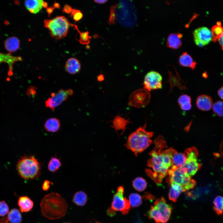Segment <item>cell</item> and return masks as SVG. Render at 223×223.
I'll return each mask as SVG.
<instances>
[{
    "label": "cell",
    "instance_id": "cell-1",
    "mask_svg": "<svg viewBox=\"0 0 223 223\" xmlns=\"http://www.w3.org/2000/svg\"><path fill=\"white\" fill-rule=\"evenodd\" d=\"M154 142L155 146L149 153L151 157L147 162L148 168L145 171L149 177L160 185L172 167V156L177 151L173 147L167 149L166 141L161 136H158Z\"/></svg>",
    "mask_w": 223,
    "mask_h": 223
},
{
    "label": "cell",
    "instance_id": "cell-2",
    "mask_svg": "<svg viewBox=\"0 0 223 223\" xmlns=\"http://www.w3.org/2000/svg\"><path fill=\"white\" fill-rule=\"evenodd\" d=\"M40 205L43 215L50 220L59 219L64 216L68 207L64 198L55 192L46 195Z\"/></svg>",
    "mask_w": 223,
    "mask_h": 223
},
{
    "label": "cell",
    "instance_id": "cell-3",
    "mask_svg": "<svg viewBox=\"0 0 223 223\" xmlns=\"http://www.w3.org/2000/svg\"><path fill=\"white\" fill-rule=\"evenodd\" d=\"M146 123L138 128L129 136L124 146L137 156L146 149L152 142L151 139L154 133L146 129Z\"/></svg>",
    "mask_w": 223,
    "mask_h": 223
},
{
    "label": "cell",
    "instance_id": "cell-4",
    "mask_svg": "<svg viewBox=\"0 0 223 223\" xmlns=\"http://www.w3.org/2000/svg\"><path fill=\"white\" fill-rule=\"evenodd\" d=\"M16 169L23 179L26 180L38 178L41 172V166L35 155H24L18 161Z\"/></svg>",
    "mask_w": 223,
    "mask_h": 223
},
{
    "label": "cell",
    "instance_id": "cell-5",
    "mask_svg": "<svg viewBox=\"0 0 223 223\" xmlns=\"http://www.w3.org/2000/svg\"><path fill=\"white\" fill-rule=\"evenodd\" d=\"M45 27L49 29L51 37L58 40L65 37L70 25L68 19L63 16H58L51 19L44 20Z\"/></svg>",
    "mask_w": 223,
    "mask_h": 223
},
{
    "label": "cell",
    "instance_id": "cell-6",
    "mask_svg": "<svg viewBox=\"0 0 223 223\" xmlns=\"http://www.w3.org/2000/svg\"><path fill=\"white\" fill-rule=\"evenodd\" d=\"M185 151L187 155L186 160L184 164L180 168L186 176L191 177L201 167L198 159V152L194 146L187 148Z\"/></svg>",
    "mask_w": 223,
    "mask_h": 223
},
{
    "label": "cell",
    "instance_id": "cell-7",
    "mask_svg": "<svg viewBox=\"0 0 223 223\" xmlns=\"http://www.w3.org/2000/svg\"><path fill=\"white\" fill-rule=\"evenodd\" d=\"M73 93V91L72 89H61L56 93H52L50 97L45 101V107L54 111L56 107L67 100Z\"/></svg>",
    "mask_w": 223,
    "mask_h": 223
},
{
    "label": "cell",
    "instance_id": "cell-8",
    "mask_svg": "<svg viewBox=\"0 0 223 223\" xmlns=\"http://www.w3.org/2000/svg\"><path fill=\"white\" fill-rule=\"evenodd\" d=\"M124 192V187L119 186L114 195L111 207L113 210L120 211L122 214L125 215L128 213L130 204L129 200L123 197Z\"/></svg>",
    "mask_w": 223,
    "mask_h": 223
},
{
    "label": "cell",
    "instance_id": "cell-9",
    "mask_svg": "<svg viewBox=\"0 0 223 223\" xmlns=\"http://www.w3.org/2000/svg\"><path fill=\"white\" fill-rule=\"evenodd\" d=\"M150 94L145 89H139L134 91L129 98V104L137 108L142 107L149 103Z\"/></svg>",
    "mask_w": 223,
    "mask_h": 223
},
{
    "label": "cell",
    "instance_id": "cell-10",
    "mask_svg": "<svg viewBox=\"0 0 223 223\" xmlns=\"http://www.w3.org/2000/svg\"><path fill=\"white\" fill-rule=\"evenodd\" d=\"M162 77L157 72L151 71L145 77L143 85L144 88L148 91L162 88Z\"/></svg>",
    "mask_w": 223,
    "mask_h": 223
},
{
    "label": "cell",
    "instance_id": "cell-11",
    "mask_svg": "<svg viewBox=\"0 0 223 223\" xmlns=\"http://www.w3.org/2000/svg\"><path fill=\"white\" fill-rule=\"evenodd\" d=\"M168 175L167 182L170 185L174 183L184 186L192 180L191 177L186 176L180 168H170L168 170Z\"/></svg>",
    "mask_w": 223,
    "mask_h": 223
},
{
    "label": "cell",
    "instance_id": "cell-12",
    "mask_svg": "<svg viewBox=\"0 0 223 223\" xmlns=\"http://www.w3.org/2000/svg\"><path fill=\"white\" fill-rule=\"evenodd\" d=\"M194 41L199 47L208 44L212 39L211 31L206 27H201L196 29L193 32Z\"/></svg>",
    "mask_w": 223,
    "mask_h": 223
},
{
    "label": "cell",
    "instance_id": "cell-13",
    "mask_svg": "<svg viewBox=\"0 0 223 223\" xmlns=\"http://www.w3.org/2000/svg\"><path fill=\"white\" fill-rule=\"evenodd\" d=\"M153 206L163 217L165 223H166L170 216L172 209V206L166 203V200L163 197L157 199Z\"/></svg>",
    "mask_w": 223,
    "mask_h": 223
},
{
    "label": "cell",
    "instance_id": "cell-14",
    "mask_svg": "<svg viewBox=\"0 0 223 223\" xmlns=\"http://www.w3.org/2000/svg\"><path fill=\"white\" fill-rule=\"evenodd\" d=\"M196 105L199 109L203 111H208L212 107V100L208 95L201 94L197 98Z\"/></svg>",
    "mask_w": 223,
    "mask_h": 223
},
{
    "label": "cell",
    "instance_id": "cell-15",
    "mask_svg": "<svg viewBox=\"0 0 223 223\" xmlns=\"http://www.w3.org/2000/svg\"><path fill=\"white\" fill-rule=\"evenodd\" d=\"M22 60L21 57L12 56L11 53L4 54L0 52V63L2 62L7 63L9 68L8 74L10 76L12 74L13 66L15 62Z\"/></svg>",
    "mask_w": 223,
    "mask_h": 223
},
{
    "label": "cell",
    "instance_id": "cell-16",
    "mask_svg": "<svg viewBox=\"0 0 223 223\" xmlns=\"http://www.w3.org/2000/svg\"><path fill=\"white\" fill-rule=\"evenodd\" d=\"M182 34L180 33H170L168 36L167 40V46L172 49H177L182 45L181 38Z\"/></svg>",
    "mask_w": 223,
    "mask_h": 223
},
{
    "label": "cell",
    "instance_id": "cell-17",
    "mask_svg": "<svg viewBox=\"0 0 223 223\" xmlns=\"http://www.w3.org/2000/svg\"><path fill=\"white\" fill-rule=\"evenodd\" d=\"M22 217L19 211L16 208H13L8 213L7 217L1 220L0 223H20Z\"/></svg>",
    "mask_w": 223,
    "mask_h": 223
},
{
    "label": "cell",
    "instance_id": "cell-18",
    "mask_svg": "<svg viewBox=\"0 0 223 223\" xmlns=\"http://www.w3.org/2000/svg\"><path fill=\"white\" fill-rule=\"evenodd\" d=\"M113 125L111 127L114 128L116 132L122 130L123 134L125 130L126 129V126L129 123H131L129 119H126L119 115L114 117L113 120L112 121Z\"/></svg>",
    "mask_w": 223,
    "mask_h": 223
},
{
    "label": "cell",
    "instance_id": "cell-19",
    "mask_svg": "<svg viewBox=\"0 0 223 223\" xmlns=\"http://www.w3.org/2000/svg\"><path fill=\"white\" fill-rule=\"evenodd\" d=\"M187 158V155L184 151L183 153H178L176 151L172 157V166L171 169H177L182 166Z\"/></svg>",
    "mask_w": 223,
    "mask_h": 223
},
{
    "label": "cell",
    "instance_id": "cell-20",
    "mask_svg": "<svg viewBox=\"0 0 223 223\" xmlns=\"http://www.w3.org/2000/svg\"><path fill=\"white\" fill-rule=\"evenodd\" d=\"M81 64L77 59L71 58L68 59L65 64V68L67 72L71 74H74L80 71Z\"/></svg>",
    "mask_w": 223,
    "mask_h": 223
},
{
    "label": "cell",
    "instance_id": "cell-21",
    "mask_svg": "<svg viewBox=\"0 0 223 223\" xmlns=\"http://www.w3.org/2000/svg\"><path fill=\"white\" fill-rule=\"evenodd\" d=\"M44 1L42 0H30L25 1L26 7L32 13L38 12L43 7Z\"/></svg>",
    "mask_w": 223,
    "mask_h": 223
},
{
    "label": "cell",
    "instance_id": "cell-22",
    "mask_svg": "<svg viewBox=\"0 0 223 223\" xmlns=\"http://www.w3.org/2000/svg\"><path fill=\"white\" fill-rule=\"evenodd\" d=\"M170 186L168 193V198L170 200L175 202L177 201L180 194L186 190L183 186L177 184L173 183Z\"/></svg>",
    "mask_w": 223,
    "mask_h": 223
},
{
    "label": "cell",
    "instance_id": "cell-23",
    "mask_svg": "<svg viewBox=\"0 0 223 223\" xmlns=\"http://www.w3.org/2000/svg\"><path fill=\"white\" fill-rule=\"evenodd\" d=\"M179 64L184 67H189L192 70L195 68L196 65L191 56L186 52H184L180 56L179 59Z\"/></svg>",
    "mask_w": 223,
    "mask_h": 223
},
{
    "label": "cell",
    "instance_id": "cell-24",
    "mask_svg": "<svg viewBox=\"0 0 223 223\" xmlns=\"http://www.w3.org/2000/svg\"><path fill=\"white\" fill-rule=\"evenodd\" d=\"M60 127L59 120L55 117L50 118L47 119L44 124V129L48 132L55 133L58 131Z\"/></svg>",
    "mask_w": 223,
    "mask_h": 223
},
{
    "label": "cell",
    "instance_id": "cell-25",
    "mask_svg": "<svg viewBox=\"0 0 223 223\" xmlns=\"http://www.w3.org/2000/svg\"><path fill=\"white\" fill-rule=\"evenodd\" d=\"M18 205L21 212L29 211L33 206V202L26 196L20 197L18 201Z\"/></svg>",
    "mask_w": 223,
    "mask_h": 223
},
{
    "label": "cell",
    "instance_id": "cell-26",
    "mask_svg": "<svg viewBox=\"0 0 223 223\" xmlns=\"http://www.w3.org/2000/svg\"><path fill=\"white\" fill-rule=\"evenodd\" d=\"M20 42L16 37H13L7 38L5 42L6 49L10 52H15L19 48Z\"/></svg>",
    "mask_w": 223,
    "mask_h": 223
},
{
    "label": "cell",
    "instance_id": "cell-27",
    "mask_svg": "<svg viewBox=\"0 0 223 223\" xmlns=\"http://www.w3.org/2000/svg\"><path fill=\"white\" fill-rule=\"evenodd\" d=\"M190 97L186 94H182L178 98V103L180 108L185 111L190 110L192 107Z\"/></svg>",
    "mask_w": 223,
    "mask_h": 223
},
{
    "label": "cell",
    "instance_id": "cell-28",
    "mask_svg": "<svg viewBox=\"0 0 223 223\" xmlns=\"http://www.w3.org/2000/svg\"><path fill=\"white\" fill-rule=\"evenodd\" d=\"M214 205L213 209L216 213L218 215L223 214V197L217 196L213 201Z\"/></svg>",
    "mask_w": 223,
    "mask_h": 223
},
{
    "label": "cell",
    "instance_id": "cell-29",
    "mask_svg": "<svg viewBox=\"0 0 223 223\" xmlns=\"http://www.w3.org/2000/svg\"><path fill=\"white\" fill-rule=\"evenodd\" d=\"M87 200L86 194L82 191L76 192L74 195L72 201L74 203L78 206H84Z\"/></svg>",
    "mask_w": 223,
    "mask_h": 223
},
{
    "label": "cell",
    "instance_id": "cell-30",
    "mask_svg": "<svg viewBox=\"0 0 223 223\" xmlns=\"http://www.w3.org/2000/svg\"><path fill=\"white\" fill-rule=\"evenodd\" d=\"M147 183L146 180L141 177L136 178L132 181V186L134 189L139 192L144 191L146 188Z\"/></svg>",
    "mask_w": 223,
    "mask_h": 223
},
{
    "label": "cell",
    "instance_id": "cell-31",
    "mask_svg": "<svg viewBox=\"0 0 223 223\" xmlns=\"http://www.w3.org/2000/svg\"><path fill=\"white\" fill-rule=\"evenodd\" d=\"M211 31L212 35V40L216 42L223 35V27L221 26V22H217V24L212 28Z\"/></svg>",
    "mask_w": 223,
    "mask_h": 223
},
{
    "label": "cell",
    "instance_id": "cell-32",
    "mask_svg": "<svg viewBox=\"0 0 223 223\" xmlns=\"http://www.w3.org/2000/svg\"><path fill=\"white\" fill-rule=\"evenodd\" d=\"M147 215L149 218L154 219L157 223H165L163 217L153 205L148 211Z\"/></svg>",
    "mask_w": 223,
    "mask_h": 223
},
{
    "label": "cell",
    "instance_id": "cell-33",
    "mask_svg": "<svg viewBox=\"0 0 223 223\" xmlns=\"http://www.w3.org/2000/svg\"><path fill=\"white\" fill-rule=\"evenodd\" d=\"M60 159L56 157L52 156L48 165V168L50 172L54 173L57 171L61 166Z\"/></svg>",
    "mask_w": 223,
    "mask_h": 223
},
{
    "label": "cell",
    "instance_id": "cell-34",
    "mask_svg": "<svg viewBox=\"0 0 223 223\" xmlns=\"http://www.w3.org/2000/svg\"><path fill=\"white\" fill-rule=\"evenodd\" d=\"M129 202L131 206L133 208L137 207L142 203L141 196L137 193H132L129 196Z\"/></svg>",
    "mask_w": 223,
    "mask_h": 223
},
{
    "label": "cell",
    "instance_id": "cell-35",
    "mask_svg": "<svg viewBox=\"0 0 223 223\" xmlns=\"http://www.w3.org/2000/svg\"><path fill=\"white\" fill-rule=\"evenodd\" d=\"M214 113L217 116H223V102L218 101L215 102L212 106Z\"/></svg>",
    "mask_w": 223,
    "mask_h": 223
},
{
    "label": "cell",
    "instance_id": "cell-36",
    "mask_svg": "<svg viewBox=\"0 0 223 223\" xmlns=\"http://www.w3.org/2000/svg\"><path fill=\"white\" fill-rule=\"evenodd\" d=\"M76 28L80 34V39L79 40L80 42L82 44H88L90 42V39L91 37L89 35V33L88 31L81 33L78 30L77 28Z\"/></svg>",
    "mask_w": 223,
    "mask_h": 223
},
{
    "label": "cell",
    "instance_id": "cell-37",
    "mask_svg": "<svg viewBox=\"0 0 223 223\" xmlns=\"http://www.w3.org/2000/svg\"><path fill=\"white\" fill-rule=\"evenodd\" d=\"M9 208L6 203L4 200L0 201V216H4L9 212Z\"/></svg>",
    "mask_w": 223,
    "mask_h": 223
},
{
    "label": "cell",
    "instance_id": "cell-38",
    "mask_svg": "<svg viewBox=\"0 0 223 223\" xmlns=\"http://www.w3.org/2000/svg\"><path fill=\"white\" fill-rule=\"evenodd\" d=\"M116 7L112 6L110 8V14L109 16L108 23L110 25L114 24L115 22V20L116 17L115 10Z\"/></svg>",
    "mask_w": 223,
    "mask_h": 223
},
{
    "label": "cell",
    "instance_id": "cell-39",
    "mask_svg": "<svg viewBox=\"0 0 223 223\" xmlns=\"http://www.w3.org/2000/svg\"><path fill=\"white\" fill-rule=\"evenodd\" d=\"M71 13L73 20L76 21L80 20L83 16L82 13L79 10L73 9Z\"/></svg>",
    "mask_w": 223,
    "mask_h": 223
},
{
    "label": "cell",
    "instance_id": "cell-40",
    "mask_svg": "<svg viewBox=\"0 0 223 223\" xmlns=\"http://www.w3.org/2000/svg\"><path fill=\"white\" fill-rule=\"evenodd\" d=\"M36 89L34 86H30L27 90V94L29 96L34 95L36 94Z\"/></svg>",
    "mask_w": 223,
    "mask_h": 223
},
{
    "label": "cell",
    "instance_id": "cell-41",
    "mask_svg": "<svg viewBox=\"0 0 223 223\" xmlns=\"http://www.w3.org/2000/svg\"><path fill=\"white\" fill-rule=\"evenodd\" d=\"M52 182H50L48 180H45L42 186V189L44 190H47L50 188V184H52Z\"/></svg>",
    "mask_w": 223,
    "mask_h": 223
},
{
    "label": "cell",
    "instance_id": "cell-42",
    "mask_svg": "<svg viewBox=\"0 0 223 223\" xmlns=\"http://www.w3.org/2000/svg\"><path fill=\"white\" fill-rule=\"evenodd\" d=\"M72 10V8L69 6L68 5H65L64 7L63 11L66 13H71Z\"/></svg>",
    "mask_w": 223,
    "mask_h": 223
},
{
    "label": "cell",
    "instance_id": "cell-43",
    "mask_svg": "<svg viewBox=\"0 0 223 223\" xmlns=\"http://www.w3.org/2000/svg\"><path fill=\"white\" fill-rule=\"evenodd\" d=\"M218 94L220 98L223 99V86H222L218 90Z\"/></svg>",
    "mask_w": 223,
    "mask_h": 223
},
{
    "label": "cell",
    "instance_id": "cell-44",
    "mask_svg": "<svg viewBox=\"0 0 223 223\" xmlns=\"http://www.w3.org/2000/svg\"><path fill=\"white\" fill-rule=\"evenodd\" d=\"M98 81L101 82L103 81L104 79V76L103 74H100L97 77Z\"/></svg>",
    "mask_w": 223,
    "mask_h": 223
},
{
    "label": "cell",
    "instance_id": "cell-45",
    "mask_svg": "<svg viewBox=\"0 0 223 223\" xmlns=\"http://www.w3.org/2000/svg\"><path fill=\"white\" fill-rule=\"evenodd\" d=\"M218 40L222 50H223V35Z\"/></svg>",
    "mask_w": 223,
    "mask_h": 223
},
{
    "label": "cell",
    "instance_id": "cell-46",
    "mask_svg": "<svg viewBox=\"0 0 223 223\" xmlns=\"http://www.w3.org/2000/svg\"><path fill=\"white\" fill-rule=\"evenodd\" d=\"M94 1L98 4H103L107 1V0H94Z\"/></svg>",
    "mask_w": 223,
    "mask_h": 223
},
{
    "label": "cell",
    "instance_id": "cell-47",
    "mask_svg": "<svg viewBox=\"0 0 223 223\" xmlns=\"http://www.w3.org/2000/svg\"><path fill=\"white\" fill-rule=\"evenodd\" d=\"M107 213L109 215L112 216L114 215V212L112 209H109L107 211Z\"/></svg>",
    "mask_w": 223,
    "mask_h": 223
},
{
    "label": "cell",
    "instance_id": "cell-48",
    "mask_svg": "<svg viewBox=\"0 0 223 223\" xmlns=\"http://www.w3.org/2000/svg\"><path fill=\"white\" fill-rule=\"evenodd\" d=\"M54 10L53 7H50L47 9V12L49 14V15H50L51 13L52 12L53 10Z\"/></svg>",
    "mask_w": 223,
    "mask_h": 223
},
{
    "label": "cell",
    "instance_id": "cell-49",
    "mask_svg": "<svg viewBox=\"0 0 223 223\" xmlns=\"http://www.w3.org/2000/svg\"><path fill=\"white\" fill-rule=\"evenodd\" d=\"M47 7V3L46 2H44L43 7L46 8Z\"/></svg>",
    "mask_w": 223,
    "mask_h": 223
},
{
    "label": "cell",
    "instance_id": "cell-50",
    "mask_svg": "<svg viewBox=\"0 0 223 223\" xmlns=\"http://www.w3.org/2000/svg\"><path fill=\"white\" fill-rule=\"evenodd\" d=\"M54 5H55V6H54L55 7L58 8V7H59V5L58 3H55Z\"/></svg>",
    "mask_w": 223,
    "mask_h": 223
}]
</instances>
